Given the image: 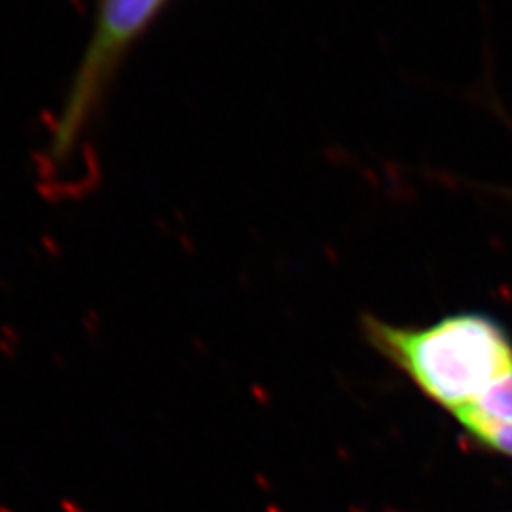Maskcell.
Wrapping results in <instances>:
<instances>
[{
	"label": "cell",
	"mask_w": 512,
	"mask_h": 512,
	"mask_svg": "<svg viewBox=\"0 0 512 512\" xmlns=\"http://www.w3.org/2000/svg\"><path fill=\"white\" fill-rule=\"evenodd\" d=\"M366 340L452 414L512 372V342L492 317L456 313L427 327H397L368 315Z\"/></svg>",
	"instance_id": "cell-1"
},
{
	"label": "cell",
	"mask_w": 512,
	"mask_h": 512,
	"mask_svg": "<svg viewBox=\"0 0 512 512\" xmlns=\"http://www.w3.org/2000/svg\"><path fill=\"white\" fill-rule=\"evenodd\" d=\"M169 0H103L92 40L76 71L67 105L54 135V152L61 156L73 147L92 118L120 61L147 33Z\"/></svg>",
	"instance_id": "cell-2"
},
{
	"label": "cell",
	"mask_w": 512,
	"mask_h": 512,
	"mask_svg": "<svg viewBox=\"0 0 512 512\" xmlns=\"http://www.w3.org/2000/svg\"><path fill=\"white\" fill-rule=\"evenodd\" d=\"M458 418H475V420L501 421L512 423V372L497 380L475 403L463 406L452 414Z\"/></svg>",
	"instance_id": "cell-3"
},
{
	"label": "cell",
	"mask_w": 512,
	"mask_h": 512,
	"mask_svg": "<svg viewBox=\"0 0 512 512\" xmlns=\"http://www.w3.org/2000/svg\"><path fill=\"white\" fill-rule=\"evenodd\" d=\"M459 425L482 446L512 458V423L458 418Z\"/></svg>",
	"instance_id": "cell-4"
},
{
	"label": "cell",
	"mask_w": 512,
	"mask_h": 512,
	"mask_svg": "<svg viewBox=\"0 0 512 512\" xmlns=\"http://www.w3.org/2000/svg\"><path fill=\"white\" fill-rule=\"evenodd\" d=\"M505 194H507V196H511V198H512V190H507V192H505Z\"/></svg>",
	"instance_id": "cell-5"
}]
</instances>
